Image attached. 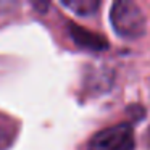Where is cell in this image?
<instances>
[{"label":"cell","instance_id":"obj_1","mask_svg":"<svg viewBox=\"0 0 150 150\" xmlns=\"http://www.w3.org/2000/svg\"><path fill=\"white\" fill-rule=\"evenodd\" d=\"M110 21L120 37L136 40L145 34L147 20L140 7L131 0H118L111 5Z\"/></svg>","mask_w":150,"mask_h":150},{"label":"cell","instance_id":"obj_2","mask_svg":"<svg viewBox=\"0 0 150 150\" xmlns=\"http://www.w3.org/2000/svg\"><path fill=\"white\" fill-rule=\"evenodd\" d=\"M134 131L129 123L102 129L89 142V150H134Z\"/></svg>","mask_w":150,"mask_h":150},{"label":"cell","instance_id":"obj_3","mask_svg":"<svg viewBox=\"0 0 150 150\" xmlns=\"http://www.w3.org/2000/svg\"><path fill=\"white\" fill-rule=\"evenodd\" d=\"M69 36L74 40V44L81 49L86 50H92V52H103V50L108 49V42L103 36L100 34H95L89 29H84V28L78 26V24H69L68 28Z\"/></svg>","mask_w":150,"mask_h":150},{"label":"cell","instance_id":"obj_4","mask_svg":"<svg viewBox=\"0 0 150 150\" xmlns=\"http://www.w3.org/2000/svg\"><path fill=\"white\" fill-rule=\"evenodd\" d=\"M62 5L74 11L76 15H81V16L92 15L100 8L98 0H65V2H62Z\"/></svg>","mask_w":150,"mask_h":150}]
</instances>
